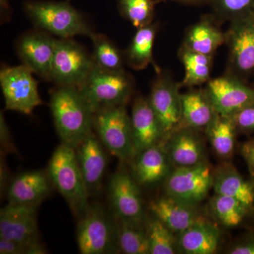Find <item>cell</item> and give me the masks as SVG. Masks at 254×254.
<instances>
[{
    "label": "cell",
    "mask_w": 254,
    "mask_h": 254,
    "mask_svg": "<svg viewBox=\"0 0 254 254\" xmlns=\"http://www.w3.org/2000/svg\"><path fill=\"white\" fill-rule=\"evenodd\" d=\"M50 105L62 143L75 148L93 131L94 113L78 87L57 86Z\"/></svg>",
    "instance_id": "1"
},
{
    "label": "cell",
    "mask_w": 254,
    "mask_h": 254,
    "mask_svg": "<svg viewBox=\"0 0 254 254\" xmlns=\"http://www.w3.org/2000/svg\"><path fill=\"white\" fill-rule=\"evenodd\" d=\"M48 175L73 213L80 216L89 205V190L82 175L74 148L62 143L55 149L48 165Z\"/></svg>",
    "instance_id": "2"
},
{
    "label": "cell",
    "mask_w": 254,
    "mask_h": 254,
    "mask_svg": "<svg viewBox=\"0 0 254 254\" xmlns=\"http://www.w3.org/2000/svg\"><path fill=\"white\" fill-rule=\"evenodd\" d=\"M24 9L36 27L60 38L91 37L94 33L83 15L67 2L26 1Z\"/></svg>",
    "instance_id": "3"
},
{
    "label": "cell",
    "mask_w": 254,
    "mask_h": 254,
    "mask_svg": "<svg viewBox=\"0 0 254 254\" xmlns=\"http://www.w3.org/2000/svg\"><path fill=\"white\" fill-rule=\"evenodd\" d=\"M93 128L103 145L121 161H133L137 150L131 115L126 105L111 107L93 114Z\"/></svg>",
    "instance_id": "4"
},
{
    "label": "cell",
    "mask_w": 254,
    "mask_h": 254,
    "mask_svg": "<svg viewBox=\"0 0 254 254\" xmlns=\"http://www.w3.org/2000/svg\"><path fill=\"white\" fill-rule=\"evenodd\" d=\"M133 80L125 71H110L95 64L86 81L78 87L93 113L126 105L133 92Z\"/></svg>",
    "instance_id": "5"
},
{
    "label": "cell",
    "mask_w": 254,
    "mask_h": 254,
    "mask_svg": "<svg viewBox=\"0 0 254 254\" xmlns=\"http://www.w3.org/2000/svg\"><path fill=\"white\" fill-rule=\"evenodd\" d=\"M95 66L93 56L71 38L56 39L50 81L57 86L79 87Z\"/></svg>",
    "instance_id": "6"
},
{
    "label": "cell",
    "mask_w": 254,
    "mask_h": 254,
    "mask_svg": "<svg viewBox=\"0 0 254 254\" xmlns=\"http://www.w3.org/2000/svg\"><path fill=\"white\" fill-rule=\"evenodd\" d=\"M80 218L77 243L81 254H105L118 250L115 223L101 208L88 205Z\"/></svg>",
    "instance_id": "7"
},
{
    "label": "cell",
    "mask_w": 254,
    "mask_h": 254,
    "mask_svg": "<svg viewBox=\"0 0 254 254\" xmlns=\"http://www.w3.org/2000/svg\"><path fill=\"white\" fill-rule=\"evenodd\" d=\"M33 71L25 65L5 67L0 72V84L6 110L31 115L43 103L38 89V82Z\"/></svg>",
    "instance_id": "8"
},
{
    "label": "cell",
    "mask_w": 254,
    "mask_h": 254,
    "mask_svg": "<svg viewBox=\"0 0 254 254\" xmlns=\"http://www.w3.org/2000/svg\"><path fill=\"white\" fill-rule=\"evenodd\" d=\"M213 169L205 161L184 168H175L165 178L166 195L198 205L213 188Z\"/></svg>",
    "instance_id": "9"
},
{
    "label": "cell",
    "mask_w": 254,
    "mask_h": 254,
    "mask_svg": "<svg viewBox=\"0 0 254 254\" xmlns=\"http://www.w3.org/2000/svg\"><path fill=\"white\" fill-rule=\"evenodd\" d=\"M181 87V83L162 71L152 85L148 99L163 128L164 140L182 127Z\"/></svg>",
    "instance_id": "10"
},
{
    "label": "cell",
    "mask_w": 254,
    "mask_h": 254,
    "mask_svg": "<svg viewBox=\"0 0 254 254\" xmlns=\"http://www.w3.org/2000/svg\"><path fill=\"white\" fill-rule=\"evenodd\" d=\"M225 31L228 71L242 78L254 71V15L230 23Z\"/></svg>",
    "instance_id": "11"
},
{
    "label": "cell",
    "mask_w": 254,
    "mask_h": 254,
    "mask_svg": "<svg viewBox=\"0 0 254 254\" xmlns=\"http://www.w3.org/2000/svg\"><path fill=\"white\" fill-rule=\"evenodd\" d=\"M204 89L214 109L223 116L231 117L242 108L254 104V88L231 73L210 78Z\"/></svg>",
    "instance_id": "12"
},
{
    "label": "cell",
    "mask_w": 254,
    "mask_h": 254,
    "mask_svg": "<svg viewBox=\"0 0 254 254\" xmlns=\"http://www.w3.org/2000/svg\"><path fill=\"white\" fill-rule=\"evenodd\" d=\"M138 185L133 175L125 169L114 174L110 182L109 195L115 218L144 223V210Z\"/></svg>",
    "instance_id": "13"
},
{
    "label": "cell",
    "mask_w": 254,
    "mask_h": 254,
    "mask_svg": "<svg viewBox=\"0 0 254 254\" xmlns=\"http://www.w3.org/2000/svg\"><path fill=\"white\" fill-rule=\"evenodd\" d=\"M39 205L8 203L0 211V238L19 243H39L37 212Z\"/></svg>",
    "instance_id": "14"
},
{
    "label": "cell",
    "mask_w": 254,
    "mask_h": 254,
    "mask_svg": "<svg viewBox=\"0 0 254 254\" xmlns=\"http://www.w3.org/2000/svg\"><path fill=\"white\" fill-rule=\"evenodd\" d=\"M56 39L43 31H29L16 43V50L23 64L33 73L50 81Z\"/></svg>",
    "instance_id": "15"
},
{
    "label": "cell",
    "mask_w": 254,
    "mask_h": 254,
    "mask_svg": "<svg viewBox=\"0 0 254 254\" xmlns=\"http://www.w3.org/2000/svg\"><path fill=\"white\" fill-rule=\"evenodd\" d=\"M148 208L153 216L177 235L196 222L206 219L196 204L187 203L168 195L150 201Z\"/></svg>",
    "instance_id": "16"
},
{
    "label": "cell",
    "mask_w": 254,
    "mask_h": 254,
    "mask_svg": "<svg viewBox=\"0 0 254 254\" xmlns=\"http://www.w3.org/2000/svg\"><path fill=\"white\" fill-rule=\"evenodd\" d=\"M196 131L181 127L162 142L170 163L175 168L193 166L204 161L203 144Z\"/></svg>",
    "instance_id": "17"
},
{
    "label": "cell",
    "mask_w": 254,
    "mask_h": 254,
    "mask_svg": "<svg viewBox=\"0 0 254 254\" xmlns=\"http://www.w3.org/2000/svg\"><path fill=\"white\" fill-rule=\"evenodd\" d=\"M132 130L137 153L164 141V133L148 98L136 97L131 114Z\"/></svg>",
    "instance_id": "18"
},
{
    "label": "cell",
    "mask_w": 254,
    "mask_h": 254,
    "mask_svg": "<svg viewBox=\"0 0 254 254\" xmlns=\"http://www.w3.org/2000/svg\"><path fill=\"white\" fill-rule=\"evenodd\" d=\"M103 143L92 131L75 147L76 158L89 192L98 189L107 168V157Z\"/></svg>",
    "instance_id": "19"
},
{
    "label": "cell",
    "mask_w": 254,
    "mask_h": 254,
    "mask_svg": "<svg viewBox=\"0 0 254 254\" xmlns=\"http://www.w3.org/2000/svg\"><path fill=\"white\" fill-rule=\"evenodd\" d=\"M51 183L48 173L41 170L21 174L8 187V201L13 204L40 205L49 195Z\"/></svg>",
    "instance_id": "20"
},
{
    "label": "cell",
    "mask_w": 254,
    "mask_h": 254,
    "mask_svg": "<svg viewBox=\"0 0 254 254\" xmlns=\"http://www.w3.org/2000/svg\"><path fill=\"white\" fill-rule=\"evenodd\" d=\"M214 15H205L187 29L182 46L195 53L213 56L225 43V32Z\"/></svg>",
    "instance_id": "21"
},
{
    "label": "cell",
    "mask_w": 254,
    "mask_h": 254,
    "mask_svg": "<svg viewBox=\"0 0 254 254\" xmlns=\"http://www.w3.org/2000/svg\"><path fill=\"white\" fill-rule=\"evenodd\" d=\"M171 165L161 142L137 154L133 160L132 175L139 185H151L166 178Z\"/></svg>",
    "instance_id": "22"
},
{
    "label": "cell",
    "mask_w": 254,
    "mask_h": 254,
    "mask_svg": "<svg viewBox=\"0 0 254 254\" xmlns=\"http://www.w3.org/2000/svg\"><path fill=\"white\" fill-rule=\"evenodd\" d=\"M220 237L218 227L205 219L179 234V252L186 254H213L218 250Z\"/></svg>",
    "instance_id": "23"
},
{
    "label": "cell",
    "mask_w": 254,
    "mask_h": 254,
    "mask_svg": "<svg viewBox=\"0 0 254 254\" xmlns=\"http://www.w3.org/2000/svg\"><path fill=\"white\" fill-rule=\"evenodd\" d=\"M213 189L215 193L235 198L249 209L254 204L253 184L246 181L231 164H222L214 170Z\"/></svg>",
    "instance_id": "24"
},
{
    "label": "cell",
    "mask_w": 254,
    "mask_h": 254,
    "mask_svg": "<svg viewBox=\"0 0 254 254\" xmlns=\"http://www.w3.org/2000/svg\"><path fill=\"white\" fill-rule=\"evenodd\" d=\"M181 100L182 127L205 131L218 114L205 89L183 93Z\"/></svg>",
    "instance_id": "25"
},
{
    "label": "cell",
    "mask_w": 254,
    "mask_h": 254,
    "mask_svg": "<svg viewBox=\"0 0 254 254\" xmlns=\"http://www.w3.org/2000/svg\"><path fill=\"white\" fill-rule=\"evenodd\" d=\"M158 24L152 23L137 28L136 33L127 49L124 53L125 64L134 70L145 69L149 64L155 68L157 73L161 70L153 60V50Z\"/></svg>",
    "instance_id": "26"
},
{
    "label": "cell",
    "mask_w": 254,
    "mask_h": 254,
    "mask_svg": "<svg viewBox=\"0 0 254 254\" xmlns=\"http://www.w3.org/2000/svg\"><path fill=\"white\" fill-rule=\"evenodd\" d=\"M118 251L126 254H150L149 241L144 223L115 218Z\"/></svg>",
    "instance_id": "27"
},
{
    "label": "cell",
    "mask_w": 254,
    "mask_h": 254,
    "mask_svg": "<svg viewBox=\"0 0 254 254\" xmlns=\"http://www.w3.org/2000/svg\"><path fill=\"white\" fill-rule=\"evenodd\" d=\"M178 56L185 69L182 86H200L210 79L213 56L195 53L183 46L180 47Z\"/></svg>",
    "instance_id": "28"
},
{
    "label": "cell",
    "mask_w": 254,
    "mask_h": 254,
    "mask_svg": "<svg viewBox=\"0 0 254 254\" xmlns=\"http://www.w3.org/2000/svg\"><path fill=\"white\" fill-rule=\"evenodd\" d=\"M237 128L231 117L217 114L205 130L215 153L223 158H230L235 148Z\"/></svg>",
    "instance_id": "29"
},
{
    "label": "cell",
    "mask_w": 254,
    "mask_h": 254,
    "mask_svg": "<svg viewBox=\"0 0 254 254\" xmlns=\"http://www.w3.org/2000/svg\"><path fill=\"white\" fill-rule=\"evenodd\" d=\"M90 38L93 43V56L95 64L103 69L110 71H123L125 56L118 47L108 37L99 33H93Z\"/></svg>",
    "instance_id": "30"
},
{
    "label": "cell",
    "mask_w": 254,
    "mask_h": 254,
    "mask_svg": "<svg viewBox=\"0 0 254 254\" xmlns=\"http://www.w3.org/2000/svg\"><path fill=\"white\" fill-rule=\"evenodd\" d=\"M150 254H175L179 252L177 237L156 217L145 220Z\"/></svg>",
    "instance_id": "31"
},
{
    "label": "cell",
    "mask_w": 254,
    "mask_h": 254,
    "mask_svg": "<svg viewBox=\"0 0 254 254\" xmlns=\"http://www.w3.org/2000/svg\"><path fill=\"white\" fill-rule=\"evenodd\" d=\"M210 208L217 220L228 227L240 225L250 210L239 200L217 193L210 200Z\"/></svg>",
    "instance_id": "32"
},
{
    "label": "cell",
    "mask_w": 254,
    "mask_h": 254,
    "mask_svg": "<svg viewBox=\"0 0 254 254\" xmlns=\"http://www.w3.org/2000/svg\"><path fill=\"white\" fill-rule=\"evenodd\" d=\"M165 0H118V7L124 17L138 28L153 23L155 6Z\"/></svg>",
    "instance_id": "33"
},
{
    "label": "cell",
    "mask_w": 254,
    "mask_h": 254,
    "mask_svg": "<svg viewBox=\"0 0 254 254\" xmlns=\"http://www.w3.org/2000/svg\"><path fill=\"white\" fill-rule=\"evenodd\" d=\"M213 15L220 23L254 15V0H213Z\"/></svg>",
    "instance_id": "34"
},
{
    "label": "cell",
    "mask_w": 254,
    "mask_h": 254,
    "mask_svg": "<svg viewBox=\"0 0 254 254\" xmlns=\"http://www.w3.org/2000/svg\"><path fill=\"white\" fill-rule=\"evenodd\" d=\"M1 254H44L47 251L41 242L27 245L0 238Z\"/></svg>",
    "instance_id": "35"
},
{
    "label": "cell",
    "mask_w": 254,
    "mask_h": 254,
    "mask_svg": "<svg viewBox=\"0 0 254 254\" xmlns=\"http://www.w3.org/2000/svg\"><path fill=\"white\" fill-rule=\"evenodd\" d=\"M231 118L237 130L254 131V104L242 108Z\"/></svg>",
    "instance_id": "36"
},
{
    "label": "cell",
    "mask_w": 254,
    "mask_h": 254,
    "mask_svg": "<svg viewBox=\"0 0 254 254\" xmlns=\"http://www.w3.org/2000/svg\"><path fill=\"white\" fill-rule=\"evenodd\" d=\"M0 141H1V152L4 153H14L16 149L11 139L9 127L6 123L4 115H0Z\"/></svg>",
    "instance_id": "37"
},
{
    "label": "cell",
    "mask_w": 254,
    "mask_h": 254,
    "mask_svg": "<svg viewBox=\"0 0 254 254\" xmlns=\"http://www.w3.org/2000/svg\"><path fill=\"white\" fill-rule=\"evenodd\" d=\"M241 152L248 166L252 178V183L254 186V138L244 143Z\"/></svg>",
    "instance_id": "38"
},
{
    "label": "cell",
    "mask_w": 254,
    "mask_h": 254,
    "mask_svg": "<svg viewBox=\"0 0 254 254\" xmlns=\"http://www.w3.org/2000/svg\"><path fill=\"white\" fill-rule=\"evenodd\" d=\"M230 254H254V237H249L227 251Z\"/></svg>",
    "instance_id": "39"
},
{
    "label": "cell",
    "mask_w": 254,
    "mask_h": 254,
    "mask_svg": "<svg viewBox=\"0 0 254 254\" xmlns=\"http://www.w3.org/2000/svg\"><path fill=\"white\" fill-rule=\"evenodd\" d=\"M9 14V1L8 0H1V18L3 22L8 20Z\"/></svg>",
    "instance_id": "40"
},
{
    "label": "cell",
    "mask_w": 254,
    "mask_h": 254,
    "mask_svg": "<svg viewBox=\"0 0 254 254\" xmlns=\"http://www.w3.org/2000/svg\"><path fill=\"white\" fill-rule=\"evenodd\" d=\"M177 2L182 3L184 4L189 5H200L204 4H210L213 0H172Z\"/></svg>",
    "instance_id": "41"
},
{
    "label": "cell",
    "mask_w": 254,
    "mask_h": 254,
    "mask_svg": "<svg viewBox=\"0 0 254 254\" xmlns=\"http://www.w3.org/2000/svg\"><path fill=\"white\" fill-rule=\"evenodd\" d=\"M4 160H2V159H1V189L2 190V189L5 188V186H6V175H7L6 173V166H5V164Z\"/></svg>",
    "instance_id": "42"
}]
</instances>
